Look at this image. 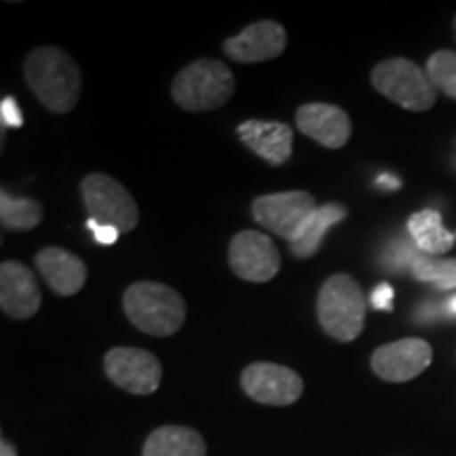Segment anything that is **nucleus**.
I'll list each match as a JSON object with an SVG mask.
<instances>
[{
	"mask_svg": "<svg viewBox=\"0 0 456 456\" xmlns=\"http://www.w3.org/2000/svg\"><path fill=\"white\" fill-rule=\"evenodd\" d=\"M288 47V32L279 21L262 20L249 24L237 37L226 38L222 49L239 64H260L279 57Z\"/></svg>",
	"mask_w": 456,
	"mask_h": 456,
	"instance_id": "f8f14e48",
	"label": "nucleus"
},
{
	"mask_svg": "<svg viewBox=\"0 0 456 456\" xmlns=\"http://www.w3.org/2000/svg\"><path fill=\"white\" fill-rule=\"evenodd\" d=\"M0 456H17V448L11 442L4 440V437L3 442H0Z\"/></svg>",
	"mask_w": 456,
	"mask_h": 456,
	"instance_id": "cd10ccee",
	"label": "nucleus"
},
{
	"mask_svg": "<svg viewBox=\"0 0 456 456\" xmlns=\"http://www.w3.org/2000/svg\"><path fill=\"white\" fill-rule=\"evenodd\" d=\"M87 226L91 228L95 241H98L100 245H114L118 241V235H121V231H117V228L100 226L95 220H87Z\"/></svg>",
	"mask_w": 456,
	"mask_h": 456,
	"instance_id": "a878e982",
	"label": "nucleus"
},
{
	"mask_svg": "<svg viewBox=\"0 0 456 456\" xmlns=\"http://www.w3.org/2000/svg\"><path fill=\"white\" fill-rule=\"evenodd\" d=\"M239 138L254 155L271 165H283L292 157L294 129L279 121H260L249 118L237 127Z\"/></svg>",
	"mask_w": 456,
	"mask_h": 456,
	"instance_id": "2eb2a0df",
	"label": "nucleus"
},
{
	"mask_svg": "<svg viewBox=\"0 0 456 456\" xmlns=\"http://www.w3.org/2000/svg\"><path fill=\"white\" fill-rule=\"evenodd\" d=\"M245 395L262 406H292L305 393V380L292 368L281 363L256 362L241 372Z\"/></svg>",
	"mask_w": 456,
	"mask_h": 456,
	"instance_id": "1a4fd4ad",
	"label": "nucleus"
},
{
	"mask_svg": "<svg viewBox=\"0 0 456 456\" xmlns=\"http://www.w3.org/2000/svg\"><path fill=\"white\" fill-rule=\"evenodd\" d=\"M228 265L243 281L269 283L281 271V254L265 232L241 231L228 245Z\"/></svg>",
	"mask_w": 456,
	"mask_h": 456,
	"instance_id": "9d476101",
	"label": "nucleus"
},
{
	"mask_svg": "<svg viewBox=\"0 0 456 456\" xmlns=\"http://www.w3.org/2000/svg\"><path fill=\"white\" fill-rule=\"evenodd\" d=\"M370 81L380 95L410 112L431 110L437 100V89L427 72L406 57H391L376 64Z\"/></svg>",
	"mask_w": 456,
	"mask_h": 456,
	"instance_id": "39448f33",
	"label": "nucleus"
},
{
	"mask_svg": "<svg viewBox=\"0 0 456 456\" xmlns=\"http://www.w3.org/2000/svg\"><path fill=\"white\" fill-rule=\"evenodd\" d=\"M345 218H346V208L340 203H328V205H322V208H317V212L313 214L309 224H306L305 231L300 232V237L289 245L292 254L300 260H306L311 258V256H315L319 252V248H322L326 232L336 224V222Z\"/></svg>",
	"mask_w": 456,
	"mask_h": 456,
	"instance_id": "6ab92c4d",
	"label": "nucleus"
},
{
	"mask_svg": "<svg viewBox=\"0 0 456 456\" xmlns=\"http://www.w3.org/2000/svg\"><path fill=\"white\" fill-rule=\"evenodd\" d=\"M0 117H3L4 127L20 129L21 125H24V117H21L20 106H17V102L11 98V95L9 98H4L3 104H0Z\"/></svg>",
	"mask_w": 456,
	"mask_h": 456,
	"instance_id": "b1692460",
	"label": "nucleus"
},
{
	"mask_svg": "<svg viewBox=\"0 0 456 456\" xmlns=\"http://www.w3.org/2000/svg\"><path fill=\"white\" fill-rule=\"evenodd\" d=\"M454 34H456V17H454Z\"/></svg>",
	"mask_w": 456,
	"mask_h": 456,
	"instance_id": "c756f323",
	"label": "nucleus"
},
{
	"mask_svg": "<svg viewBox=\"0 0 456 456\" xmlns=\"http://www.w3.org/2000/svg\"><path fill=\"white\" fill-rule=\"evenodd\" d=\"M420 252H416L414 248H410V245L403 241V239H399L397 243H391V248L387 249L385 254V266L391 271H403V269H412L416 256Z\"/></svg>",
	"mask_w": 456,
	"mask_h": 456,
	"instance_id": "5701e85b",
	"label": "nucleus"
},
{
	"mask_svg": "<svg viewBox=\"0 0 456 456\" xmlns=\"http://www.w3.org/2000/svg\"><path fill=\"white\" fill-rule=\"evenodd\" d=\"M379 186L387 188V191H397V188L402 186V182H399L397 178H393V175H380Z\"/></svg>",
	"mask_w": 456,
	"mask_h": 456,
	"instance_id": "bb28decb",
	"label": "nucleus"
},
{
	"mask_svg": "<svg viewBox=\"0 0 456 456\" xmlns=\"http://www.w3.org/2000/svg\"><path fill=\"white\" fill-rule=\"evenodd\" d=\"M433 362L431 345L423 338H402L379 346L370 366L385 383H408L423 374Z\"/></svg>",
	"mask_w": 456,
	"mask_h": 456,
	"instance_id": "9b49d317",
	"label": "nucleus"
},
{
	"mask_svg": "<svg viewBox=\"0 0 456 456\" xmlns=\"http://www.w3.org/2000/svg\"><path fill=\"white\" fill-rule=\"evenodd\" d=\"M125 315L148 336H174L186 322V302L180 292L159 281L131 283L123 294Z\"/></svg>",
	"mask_w": 456,
	"mask_h": 456,
	"instance_id": "f03ea898",
	"label": "nucleus"
},
{
	"mask_svg": "<svg viewBox=\"0 0 456 456\" xmlns=\"http://www.w3.org/2000/svg\"><path fill=\"white\" fill-rule=\"evenodd\" d=\"M83 203L89 220L100 226H112L121 232H131L140 222V208L121 182L108 174H89L81 182Z\"/></svg>",
	"mask_w": 456,
	"mask_h": 456,
	"instance_id": "423d86ee",
	"label": "nucleus"
},
{
	"mask_svg": "<svg viewBox=\"0 0 456 456\" xmlns=\"http://www.w3.org/2000/svg\"><path fill=\"white\" fill-rule=\"evenodd\" d=\"M393 296H395V292H393V288L389 283H379L374 288L372 296H370V302H372L374 309L391 313L393 311Z\"/></svg>",
	"mask_w": 456,
	"mask_h": 456,
	"instance_id": "393cba45",
	"label": "nucleus"
},
{
	"mask_svg": "<svg viewBox=\"0 0 456 456\" xmlns=\"http://www.w3.org/2000/svg\"><path fill=\"white\" fill-rule=\"evenodd\" d=\"M104 372L112 385L131 395H151L159 389L163 366L155 353L138 346H114L104 355Z\"/></svg>",
	"mask_w": 456,
	"mask_h": 456,
	"instance_id": "6e6552de",
	"label": "nucleus"
},
{
	"mask_svg": "<svg viewBox=\"0 0 456 456\" xmlns=\"http://www.w3.org/2000/svg\"><path fill=\"white\" fill-rule=\"evenodd\" d=\"M446 309H448V313H450V315H456V294L452 296V298H450V300H448Z\"/></svg>",
	"mask_w": 456,
	"mask_h": 456,
	"instance_id": "c85d7f7f",
	"label": "nucleus"
},
{
	"mask_svg": "<svg viewBox=\"0 0 456 456\" xmlns=\"http://www.w3.org/2000/svg\"><path fill=\"white\" fill-rule=\"evenodd\" d=\"M408 232L416 249L427 256L448 254L454 245V235L444 226L442 216L436 209H423L410 216Z\"/></svg>",
	"mask_w": 456,
	"mask_h": 456,
	"instance_id": "a211bd4d",
	"label": "nucleus"
},
{
	"mask_svg": "<svg viewBox=\"0 0 456 456\" xmlns=\"http://www.w3.org/2000/svg\"><path fill=\"white\" fill-rule=\"evenodd\" d=\"M142 456H208V444L191 427L165 425L146 437Z\"/></svg>",
	"mask_w": 456,
	"mask_h": 456,
	"instance_id": "f3484780",
	"label": "nucleus"
},
{
	"mask_svg": "<svg viewBox=\"0 0 456 456\" xmlns=\"http://www.w3.org/2000/svg\"><path fill=\"white\" fill-rule=\"evenodd\" d=\"M427 77L440 94L450 100H456V51H436L429 55L425 68Z\"/></svg>",
	"mask_w": 456,
	"mask_h": 456,
	"instance_id": "4be33fe9",
	"label": "nucleus"
},
{
	"mask_svg": "<svg viewBox=\"0 0 456 456\" xmlns=\"http://www.w3.org/2000/svg\"><path fill=\"white\" fill-rule=\"evenodd\" d=\"M235 94V74L224 61L201 57L182 68L171 83V98L186 112H212Z\"/></svg>",
	"mask_w": 456,
	"mask_h": 456,
	"instance_id": "7ed1b4c3",
	"label": "nucleus"
},
{
	"mask_svg": "<svg viewBox=\"0 0 456 456\" xmlns=\"http://www.w3.org/2000/svg\"><path fill=\"white\" fill-rule=\"evenodd\" d=\"M43 305L37 277L26 265L4 260L0 265V309L11 319H32Z\"/></svg>",
	"mask_w": 456,
	"mask_h": 456,
	"instance_id": "ddd939ff",
	"label": "nucleus"
},
{
	"mask_svg": "<svg viewBox=\"0 0 456 456\" xmlns=\"http://www.w3.org/2000/svg\"><path fill=\"white\" fill-rule=\"evenodd\" d=\"M317 319L323 332L334 340H355L366 326V296L362 285L346 273L328 277L317 294Z\"/></svg>",
	"mask_w": 456,
	"mask_h": 456,
	"instance_id": "20e7f679",
	"label": "nucleus"
},
{
	"mask_svg": "<svg viewBox=\"0 0 456 456\" xmlns=\"http://www.w3.org/2000/svg\"><path fill=\"white\" fill-rule=\"evenodd\" d=\"M43 205L34 199L0 192V222L7 231H32L43 222Z\"/></svg>",
	"mask_w": 456,
	"mask_h": 456,
	"instance_id": "aec40b11",
	"label": "nucleus"
},
{
	"mask_svg": "<svg viewBox=\"0 0 456 456\" xmlns=\"http://www.w3.org/2000/svg\"><path fill=\"white\" fill-rule=\"evenodd\" d=\"M34 262H37V269L49 288L64 298L81 292L85 281H87L85 262L64 248H55V245L45 248L37 254Z\"/></svg>",
	"mask_w": 456,
	"mask_h": 456,
	"instance_id": "dca6fc26",
	"label": "nucleus"
},
{
	"mask_svg": "<svg viewBox=\"0 0 456 456\" xmlns=\"http://www.w3.org/2000/svg\"><path fill=\"white\" fill-rule=\"evenodd\" d=\"M24 77L37 100L53 114L74 110L81 98V68L64 49L45 45L26 55Z\"/></svg>",
	"mask_w": 456,
	"mask_h": 456,
	"instance_id": "f257e3e1",
	"label": "nucleus"
},
{
	"mask_svg": "<svg viewBox=\"0 0 456 456\" xmlns=\"http://www.w3.org/2000/svg\"><path fill=\"white\" fill-rule=\"evenodd\" d=\"M410 271L419 281L433 283L437 289H456V260H437L420 252Z\"/></svg>",
	"mask_w": 456,
	"mask_h": 456,
	"instance_id": "412c9836",
	"label": "nucleus"
},
{
	"mask_svg": "<svg viewBox=\"0 0 456 456\" xmlns=\"http://www.w3.org/2000/svg\"><path fill=\"white\" fill-rule=\"evenodd\" d=\"M317 212L315 197L306 191L260 195L252 201V216L262 228L294 243Z\"/></svg>",
	"mask_w": 456,
	"mask_h": 456,
	"instance_id": "0eeeda50",
	"label": "nucleus"
},
{
	"mask_svg": "<svg viewBox=\"0 0 456 456\" xmlns=\"http://www.w3.org/2000/svg\"><path fill=\"white\" fill-rule=\"evenodd\" d=\"M296 127L306 138L330 151H338L345 146L353 134V123L346 110L336 104H322V102L302 104L296 110Z\"/></svg>",
	"mask_w": 456,
	"mask_h": 456,
	"instance_id": "4468645a",
	"label": "nucleus"
}]
</instances>
